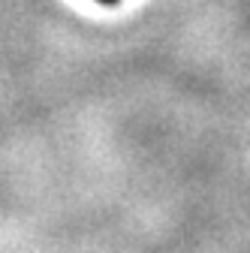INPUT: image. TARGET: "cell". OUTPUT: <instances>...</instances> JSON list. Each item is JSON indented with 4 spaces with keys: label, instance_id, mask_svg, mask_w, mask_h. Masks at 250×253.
Returning a JSON list of instances; mask_svg holds the SVG:
<instances>
[{
    "label": "cell",
    "instance_id": "1",
    "mask_svg": "<svg viewBox=\"0 0 250 253\" xmlns=\"http://www.w3.org/2000/svg\"><path fill=\"white\" fill-rule=\"evenodd\" d=\"M97 3H106V6H112V3H118V0H97Z\"/></svg>",
    "mask_w": 250,
    "mask_h": 253
}]
</instances>
